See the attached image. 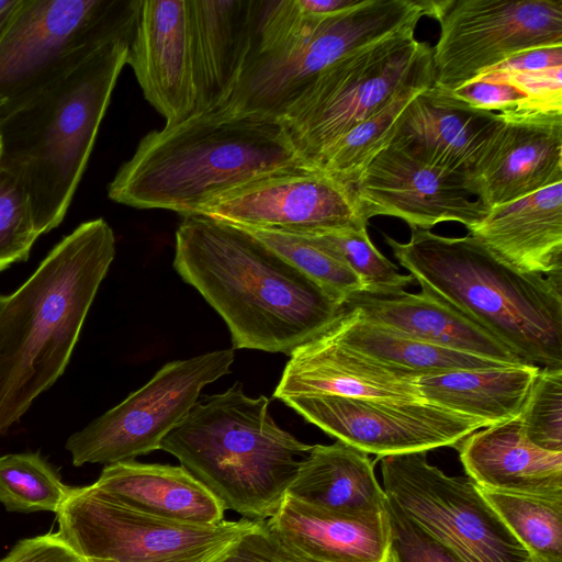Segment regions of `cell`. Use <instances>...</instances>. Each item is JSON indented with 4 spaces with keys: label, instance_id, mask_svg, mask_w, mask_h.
Returning a JSON list of instances; mask_svg holds the SVG:
<instances>
[{
    "label": "cell",
    "instance_id": "1",
    "mask_svg": "<svg viewBox=\"0 0 562 562\" xmlns=\"http://www.w3.org/2000/svg\"><path fill=\"white\" fill-rule=\"evenodd\" d=\"M173 267L226 323L234 349L291 356L337 319L344 305L241 227L183 216Z\"/></svg>",
    "mask_w": 562,
    "mask_h": 562
},
{
    "label": "cell",
    "instance_id": "2",
    "mask_svg": "<svg viewBox=\"0 0 562 562\" xmlns=\"http://www.w3.org/2000/svg\"><path fill=\"white\" fill-rule=\"evenodd\" d=\"M114 256L108 222H83L0 294V436L65 372Z\"/></svg>",
    "mask_w": 562,
    "mask_h": 562
},
{
    "label": "cell",
    "instance_id": "3",
    "mask_svg": "<svg viewBox=\"0 0 562 562\" xmlns=\"http://www.w3.org/2000/svg\"><path fill=\"white\" fill-rule=\"evenodd\" d=\"M306 166L278 121L211 111L147 133L108 184V196L135 209L196 215L259 178Z\"/></svg>",
    "mask_w": 562,
    "mask_h": 562
},
{
    "label": "cell",
    "instance_id": "4",
    "mask_svg": "<svg viewBox=\"0 0 562 562\" xmlns=\"http://www.w3.org/2000/svg\"><path fill=\"white\" fill-rule=\"evenodd\" d=\"M393 256L423 292L487 330L520 359L562 368V278L520 272L472 234L446 237L412 229Z\"/></svg>",
    "mask_w": 562,
    "mask_h": 562
},
{
    "label": "cell",
    "instance_id": "5",
    "mask_svg": "<svg viewBox=\"0 0 562 562\" xmlns=\"http://www.w3.org/2000/svg\"><path fill=\"white\" fill-rule=\"evenodd\" d=\"M130 45L104 46L0 117V165L26 192L40 235L65 218Z\"/></svg>",
    "mask_w": 562,
    "mask_h": 562
},
{
    "label": "cell",
    "instance_id": "6",
    "mask_svg": "<svg viewBox=\"0 0 562 562\" xmlns=\"http://www.w3.org/2000/svg\"><path fill=\"white\" fill-rule=\"evenodd\" d=\"M270 400L249 397L240 382L203 396L162 439L160 450L243 518L272 517L312 446L283 430Z\"/></svg>",
    "mask_w": 562,
    "mask_h": 562
},
{
    "label": "cell",
    "instance_id": "7",
    "mask_svg": "<svg viewBox=\"0 0 562 562\" xmlns=\"http://www.w3.org/2000/svg\"><path fill=\"white\" fill-rule=\"evenodd\" d=\"M427 13L426 0H362L329 15L307 13L299 0H262L238 81L216 111L277 121L327 67L394 32L416 26Z\"/></svg>",
    "mask_w": 562,
    "mask_h": 562
},
{
    "label": "cell",
    "instance_id": "8",
    "mask_svg": "<svg viewBox=\"0 0 562 562\" xmlns=\"http://www.w3.org/2000/svg\"><path fill=\"white\" fill-rule=\"evenodd\" d=\"M415 30L402 29L340 58L282 112L277 121L307 167L405 87L435 82L432 48Z\"/></svg>",
    "mask_w": 562,
    "mask_h": 562
},
{
    "label": "cell",
    "instance_id": "9",
    "mask_svg": "<svg viewBox=\"0 0 562 562\" xmlns=\"http://www.w3.org/2000/svg\"><path fill=\"white\" fill-rule=\"evenodd\" d=\"M142 0H21L0 33V117L114 42L132 43Z\"/></svg>",
    "mask_w": 562,
    "mask_h": 562
},
{
    "label": "cell",
    "instance_id": "10",
    "mask_svg": "<svg viewBox=\"0 0 562 562\" xmlns=\"http://www.w3.org/2000/svg\"><path fill=\"white\" fill-rule=\"evenodd\" d=\"M57 533L83 562H223L261 520L196 525L130 507L93 486L70 488Z\"/></svg>",
    "mask_w": 562,
    "mask_h": 562
},
{
    "label": "cell",
    "instance_id": "11",
    "mask_svg": "<svg viewBox=\"0 0 562 562\" xmlns=\"http://www.w3.org/2000/svg\"><path fill=\"white\" fill-rule=\"evenodd\" d=\"M380 459L386 498L461 562H533L468 475L445 474L427 451Z\"/></svg>",
    "mask_w": 562,
    "mask_h": 562
},
{
    "label": "cell",
    "instance_id": "12",
    "mask_svg": "<svg viewBox=\"0 0 562 562\" xmlns=\"http://www.w3.org/2000/svg\"><path fill=\"white\" fill-rule=\"evenodd\" d=\"M234 359L231 348L166 363L140 389L67 439L72 464H112L160 450L201 390L231 373Z\"/></svg>",
    "mask_w": 562,
    "mask_h": 562
},
{
    "label": "cell",
    "instance_id": "13",
    "mask_svg": "<svg viewBox=\"0 0 562 562\" xmlns=\"http://www.w3.org/2000/svg\"><path fill=\"white\" fill-rule=\"evenodd\" d=\"M435 85L453 90L517 53L562 45V0H428Z\"/></svg>",
    "mask_w": 562,
    "mask_h": 562
},
{
    "label": "cell",
    "instance_id": "14",
    "mask_svg": "<svg viewBox=\"0 0 562 562\" xmlns=\"http://www.w3.org/2000/svg\"><path fill=\"white\" fill-rule=\"evenodd\" d=\"M337 440L379 458L457 447L486 427L482 420L427 401L337 395H295L281 400Z\"/></svg>",
    "mask_w": 562,
    "mask_h": 562
},
{
    "label": "cell",
    "instance_id": "15",
    "mask_svg": "<svg viewBox=\"0 0 562 562\" xmlns=\"http://www.w3.org/2000/svg\"><path fill=\"white\" fill-rule=\"evenodd\" d=\"M196 215L244 228L302 235L368 225L350 187L307 166L283 169L236 188Z\"/></svg>",
    "mask_w": 562,
    "mask_h": 562
},
{
    "label": "cell",
    "instance_id": "16",
    "mask_svg": "<svg viewBox=\"0 0 562 562\" xmlns=\"http://www.w3.org/2000/svg\"><path fill=\"white\" fill-rule=\"evenodd\" d=\"M351 189L367 221L394 216L412 229L458 222L469 231L490 211L470 193L465 175L436 167L391 145L374 155Z\"/></svg>",
    "mask_w": 562,
    "mask_h": 562
},
{
    "label": "cell",
    "instance_id": "17",
    "mask_svg": "<svg viewBox=\"0 0 562 562\" xmlns=\"http://www.w3.org/2000/svg\"><path fill=\"white\" fill-rule=\"evenodd\" d=\"M501 124L467 175L487 209L562 182V111L499 113Z\"/></svg>",
    "mask_w": 562,
    "mask_h": 562
},
{
    "label": "cell",
    "instance_id": "18",
    "mask_svg": "<svg viewBox=\"0 0 562 562\" xmlns=\"http://www.w3.org/2000/svg\"><path fill=\"white\" fill-rule=\"evenodd\" d=\"M127 65L144 98L166 125L180 123L195 113L189 0H142Z\"/></svg>",
    "mask_w": 562,
    "mask_h": 562
},
{
    "label": "cell",
    "instance_id": "19",
    "mask_svg": "<svg viewBox=\"0 0 562 562\" xmlns=\"http://www.w3.org/2000/svg\"><path fill=\"white\" fill-rule=\"evenodd\" d=\"M419 375L381 362L334 339L326 330L296 349L285 364L273 397L337 395L425 401Z\"/></svg>",
    "mask_w": 562,
    "mask_h": 562
},
{
    "label": "cell",
    "instance_id": "20",
    "mask_svg": "<svg viewBox=\"0 0 562 562\" xmlns=\"http://www.w3.org/2000/svg\"><path fill=\"white\" fill-rule=\"evenodd\" d=\"M499 124V113L476 109L434 83L404 109L389 145L467 176Z\"/></svg>",
    "mask_w": 562,
    "mask_h": 562
},
{
    "label": "cell",
    "instance_id": "21",
    "mask_svg": "<svg viewBox=\"0 0 562 562\" xmlns=\"http://www.w3.org/2000/svg\"><path fill=\"white\" fill-rule=\"evenodd\" d=\"M196 109L211 112L231 97L252 46L262 0H189Z\"/></svg>",
    "mask_w": 562,
    "mask_h": 562
},
{
    "label": "cell",
    "instance_id": "22",
    "mask_svg": "<svg viewBox=\"0 0 562 562\" xmlns=\"http://www.w3.org/2000/svg\"><path fill=\"white\" fill-rule=\"evenodd\" d=\"M469 233L520 272L562 278V182L490 209Z\"/></svg>",
    "mask_w": 562,
    "mask_h": 562
},
{
    "label": "cell",
    "instance_id": "23",
    "mask_svg": "<svg viewBox=\"0 0 562 562\" xmlns=\"http://www.w3.org/2000/svg\"><path fill=\"white\" fill-rule=\"evenodd\" d=\"M456 448L467 475L482 488L562 497V452L531 443L518 417L476 430Z\"/></svg>",
    "mask_w": 562,
    "mask_h": 562
},
{
    "label": "cell",
    "instance_id": "24",
    "mask_svg": "<svg viewBox=\"0 0 562 562\" xmlns=\"http://www.w3.org/2000/svg\"><path fill=\"white\" fill-rule=\"evenodd\" d=\"M344 306L367 321L430 345L507 364L527 363L480 325L423 291L393 297L360 292Z\"/></svg>",
    "mask_w": 562,
    "mask_h": 562
},
{
    "label": "cell",
    "instance_id": "25",
    "mask_svg": "<svg viewBox=\"0 0 562 562\" xmlns=\"http://www.w3.org/2000/svg\"><path fill=\"white\" fill-rule=\"evenodd\" d=\"M268 527L286 544L317 562H390L387 513L349 516L285 495Z\"/></svg>",
    "mask_w": 562,
    "mask_h": 562
},
{
    "label": "cell",
    "instance_id": "26",
    "mask_svg": "<svg viewBox=\"0 0 562 562\" xmlns=\"http://www.w3.org/2000/svg\"><path fill=\"white\" fill-rule=\"evenodd\" d=\"M93 486L160 518L196 525L225 519L222 503L181 465L135 460L106 464Z\"/></svg>",
    "mask_w": 562,
    "mask_h": 562
},
{
    "label": "cell",
    "instance_id": "27",
    "mask_svg": "<svg viewBox=\"0 0 562 562\" xmlns=\"http://www.w3.org/2000/svg\"><path fill=\"white\" fill-rule=\"evenodd\" d=\"M286 495L349 516L376 515L386 510V496L369 454L339 440L312 446Z\"/></svg>",
    "mask_w": 562,
    "mask_h": 562
},
{
    "label": "cell",
    "instance_id": "28",
    "mask_svg": "<svg viewBox=\"0 0 562 562\" xmlns=\"http://www.w3.org/2000/svg\"><path fill=\"white\" fill-rule=\"evenodd\" d=\"M539 370L535 364H505L420 375L416 383L425 401L487 427L520 415Z\"/></svg>",
    "mask_w": 562,
    "mask_h": 562
},
{
    "label": "cell",
    "instance_id": "29",
    "mask_svg": "<svg viewBox=\"0 0 562 562\" xmlns=\"http://www.w3.org/2000/svg\"><path fill=\"white\" fill-rule=\"evenodd\" d=\"M326 331L340 344L381 362L429 375L505 366L492 359L430 345L360 317L345 307Z\"/></svg>",
    "mask_w": 562,
    "mask_h": 562
},
{
    "label": "cell",
    "instance_id": "30",
    "mask_svg": "<svg viewBox=\"0 0 562 562\" xmlns=\"http://www.w3.org/2000/svg\"><path fill=\"white\" fill-rule=\"evenodd\" d=\"M431 85L416 83L405 87L381 110L328 145L313 161L311 168L351 188L358 173L374 155L389 145L407 104Z\"/></svg>",
    "mask_w": 562,
    "mask_h": 562
},
{
    "label": "cell",
    "instance_id": "31",
    "mask_svg": "<svg viewBox=\"0 0 562 562\" xmlns=\"http://www.w3.org/2000/svg\"><path fill=\"white\" fill-rule=\"evenodd\" d=\"M480 490L533 562H562V497Z\"/></svg>",
    "mask_w": 562,
    "mask_h": 562
},
{
    "label": "cell",
    "instance_id": "32",
    "mask_svg": "<svg viewBox=\"0 0 562 562\" xmlns=\"http://www.w3.org/2000/svg\"><path fill=\"white\" fill-rule=\"evenodd\" d=\"M70 488L38 452L0 457V503L9 512L57 513Z\"/></svg>",
    "mask_w": 562,
    "mask_h": 562
},
{
    "label": "cell",
    "instance_id": "33",
    "mask_svg": "<svg viewBox=\"0 0 562 562\" xmlns=\"http://www.w3.org/2000/svg\"><path fill=\"white\" fill-rule=\"evenodd\" d=\"M244 229L285 258L342 305L350 296L362 292L358 276L314 236L270 229Z\"/></svg>",
    "mask_w": 562,
    "mask_h": 562
},
{
    "label": "cell",
    "instance_id": "34",
    "mask_svg": "<svg viewBox=\"0 0 562 562\" xmlns=\"http://www.w3.org/2000/svg\"><path fill=\"white\" fill-rule=\"evenodd\" d=\"M314 236L319 244L338 256L360 279L362 292L382 297L405 293L414 281L402 274L397 267L372 244L367 228L342 229Z\"/></svg>",
    "mask_w": 562,
    "mask_h": 562
},
{
    "label": "cell",
    "instance_id": "35",
    "mask_svg": "<svg viewBox=\"0 0 562 562\" xmlns=\"http://www.w3.org/2000/svg\"><path fill=\"white\" fill-rule=\"evenodd\" d=\"M518 418L531 443L562 452V368L539 370Z\"/></svg>",
    "mask_w": 562,
    "mask_h": 562
},
{
    "label": "cell",
    "instance_id": "36",
    "mask_svg": "<svg viewBox=\"0 0 562 562\" xmlns=\"http://www.w3.org/2000/svg\"><path fill=\"white\" fill-rule=\"evenodd\" d=\"M40 236L26 192L0 165V273L27 260Z\"/></svg>",
    "mask_w": 562,
    "mask_h": 562
},
{
    "label": "cell",
    "instance_id": "37",
    "mask_svg": "<svg viewBox=\"0 0 562 562\" xmlns=\"http://www.w3.org/2000/svg\"><path fill=\"white\" fill-rule=\"evenodd\" d=\"M391 529L390 562H461L386 498Z\"/></svg>",
    "mask_w": 562,
    "mask_h": 562
},
{
    "label": "cell",
    "instance_id": "38",
    "mask_svg": "<svg viewBox=\"0 0 562 562\" xmlns=\"http://www.w3.org/2000/svg\"><path fill=\"white\" fill-rule=\"evenodd\" d=\"M450 91L472 106L493 113L544 111L529 94L504 82L473 78Z\"/></svg>",
    "mask_w": 562,
    "mask_h": 562
},
{
    "label": "cell",
    "instance_id": "39",
    "mask_svg": "<svg viewBox=\"0 0 562 562\" xmlns=\"http://www.w3.org/2000/svg\"><path fill=\"white\" fill-rule=\"evenodd\" d=\"M474 78L515 86L544 111H562V67L529 71L487 70Z\"/></svg>",
    "mask_w": 562,
    "mask_h": 562
},
{
    "label": "cell",
    "instance_id": "40",
    "mask_svg": "<svg viewBox=\"0 0 562 562\" xmlns=\"http://www.w3.org/2000/svg\"><path fill=\"white\" fill-rule=\"evenodd\" d=\"M223 562H317L280 539L261 520L256 529L244 536Z\"/></svg>",
    "mask_w": 562,
    "mask_h": 562
},
{
    "label": "cell",
    "instance_id": "41",
    "mask_svg": "<svg viewBox=\"0 0 562 562\" xmlns=\"http://www.w3.org/2000/svg\"><path fill=\"white\" fill-rule=\"evenodd\" d=\"M0 562H83L57 533L19 541Z\"/></svg>",
    "mask_w": 562,
    "mask_h": 562
},
{
    "label": "cell",
    "instance_id": "42",
    "mask_svg": "<svg viewBox=\"0 0 562 562\" xmlns=\"http://www.w3.org/2000/svg\"><path fill=\"white\" fill-rule=\"evenodd\" d=\"M557 67H562V45L537 47L517 53L487 70L529 71Z\"/></svg>",
    "mask_w": 562,
    "mask_h": 562
},
{
    "label": "cell",
    "instance_id": "43",
    "mask_svg": "<svg viewBox=\"0 0 562 562\" xmlns=\"http://www.w3.org/2000/svg\"><path fill=\"white\" fill-rule=\"evenodd\" d=\"M362 0H299L301 8L311 14L329 15L358 5Z\"/></svg>",
    "mask_w": 562,
    "mask_h": 562
},
{
    "label": "cell",
    "instance_id": "44",
    "mask_svg": "<svg viewBox=\"0 0 562 562\" xmlns=\"http://www.w3.org/2000/svg\"><path fill=\"white\" fill-rule=\"evenodd\" d=\"M21 0H0V33Z\"/></svg>",
    "mask_w": 562,
    "mask_h": 562
},
{
    "label": "cell",
    "instance_id": "45",
    "mask_svg": "<svg viewBox=\"0 0 562 562\" xmlns=\"http://www.w3.org/2000/svg\"><path fill=\"white\" fill-rule=\"evenodd\" d=\"M0 158H1V142H0Z\"/></svg>",
    "mask_w": 562,
    "mask_h": 562
}]
</instances>
